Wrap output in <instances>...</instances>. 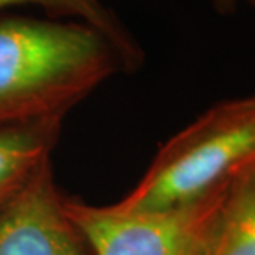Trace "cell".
<instances>
[{"label": "cell", "mask_w": 255, "mask_h": 255, "mask_svg": "<svg viewBox=\"0 0 255 255\" xmlns=\"http://www.w3.org/2000/svg\"><path fill=\"white\" fill-rule=\"evenodd\" d=\"M206 255H255V173L237 178Z\"/></svg>", "instance_id": "5"}, {"label": "cell", "mask_w": 255, "mask_h": 255, "mask_svg": "<svg viewBox=\"0 0 255 255\" xmlns=\"http://www.w3.org/2000/svg\"><path fill=\"white\" fill-rule=\"evenodd\" d=\"M35 138L23 132L0 133V188L36 155Z\"/></svg>", "instance_id": "7"}, {"label": "cell", "mask_w": 255, "mask_h": 255, "mask_svg": "<svg viewBox=\"0 0 255 255\" xmlns=\"http://www.w3.org/2000/svg\"><path fill=\"white\" fill-rule=\"evenodd\" d=\"M249 173H255V165H254V168H252V170H251V171H249Z\"/></svg>", "instance_id": "8"}, {"label": "cell", "mask_w": 255, "mask_h": 255, "mask_svg": "<svg viewBox=\"0 0 255 255\" xmlns=\"http://www.w3.org/2000/svg\"><path fill=\"white\" fill-rule=\"evenodd\" d=\"M13 5H38L53 12L83 18V23L104 35L124 58H135V46L130 36L124 30L121 20L102 0H0V8Z\"/></svg>", "instance_id": "6"}, {"label": "cell", "mask_w": 255, "mask_h": 255, "mask_svg": "<svg viewBox=\"0 0 255 255\" xmlns=\"http://www.w3.org/2000/svg\"><path fill=\"white\" fill-rule=\"evenodd\" d=\"M0 255H79L46 189L30 188L2 214Z\"/></svg>", "instance_id": "4"}, {"label": "cell", "mask_w": 255, "mask_h": 255, "mask_svg": "<svg viewBox=\"0 0 255 255\" xmlns=\"http://www.w3.org/2000/svg\"><path fill=\"white\" fill-rule=\"evenodd\" d=\"M255 165V96L222 102L171 143L119 208L163 211L193 203Z\"/></svg>", "instance_id": "2"}, {"label": "cell", "mask_w": 255, "mask_h": 255, "mask_svg": "<svg viewBox=\"0 0 255 255\" xmlns=\"http://www.w3.org/2000/svg\"><path fill=\"white\" fill-rule=\"evenodd\" d=\"M237 178L163 211L69 206L68 216L96 255H206Z\"/></svg>", "instance_id": "3"}, {"label": "cell", "mask_w": 255, "mask_h": 255, "mask_svg": "<svg viewBox=\"0 0 255 255\" xmlns=\"http://www.w3.org/2000/svg\"><path fill=\"white\" fill-rule=\"evenodd\" d=\"M111 48L88 23L2 18L0 112L53 106L76 96L109 69Z\"/></svg>", "instance_id": "1"}]
</instances>
